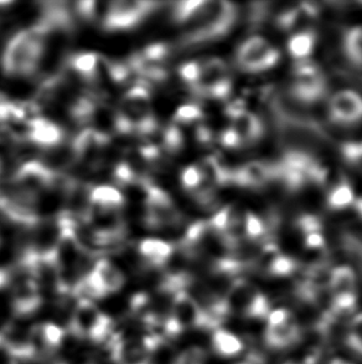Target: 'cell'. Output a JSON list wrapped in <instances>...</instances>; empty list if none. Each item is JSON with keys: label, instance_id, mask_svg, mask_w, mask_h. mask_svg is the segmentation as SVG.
Masks as SVG:
<instances>
[{"label": "cell", "instance_id": "obj_1", "mask_svg": "<svg viewBox=\"0 0 362 364\" xmlns=\"http://www.w3.org/2000/svg\"><path fill=\"white\" fill-rule=\"evenodd\" d=\"M51 30L40 21L21 30L8 41L1 56V70L9 77H28L36 73L44 59Z\"/></svg>", "mask_w": 362, "mask_h": 364}, {"label": "cell", "instance_id": "obj_2", "mask_svg": "<svg viewBox=\"0 0 362 364\" xmlns=\"http://www.w3.org/2000/svg\"><path fill=\"white\" fill-rule=\"evenodd\" d=\"M304 340L305 326L293 309L273 307L260 325V342L273 355H290L303 345Z\"/></svg>", "mask_w": 362, "mask_h": 364}, {"label": "cell", "instance_id": "obj_3", "mask_svg": "<svg viewBox=\"0 0 362 364\" xmlns=\"http://www.w3.org/2000/svg\"><path fill=\"white\" fill-rule=\"evenodd\" d=\"M158 3L139 0H116L109 3L103 15V29L107 31H127L137 28L147 19Z\"/></svg>", "mask_w": 362, "mask_h": 364}, {"label": "cell", "instance_id": "obj_4", "mask_svg": "<svg viewBox=\"0 0 362 364\" xmlns=\"http://www.w3.org/2000/svg\"><path fill=\"white\" fill-rule=\"evenodd\" d=\"M124 275L111 261L99 260L89 275L84 277V289L92 297L111 295L122 289Z\"/></svg>", "mask_w": 362, "mask_h": 364}, {"label": "cell", "instance_id": "obj_5", "mask_svg": "<svg viewBox=\"0 0 362 364\" xmlns=\"http://www.w3.org/2000/svg\"><path fill=\"white\" fill-rule=\"evenodd\" d=\"M206 347L212 358L221 360H238L247 350L246 340L238 332L222 326L212 330L210 342Z\"/></svg>", "mask_w": 362, "mask_h": 364}, {"label": "cell", "instance_id": "obj_6", "mask_svg": "<svg viewBox=\"0 0 362 364\" xmlns=\"http://www.w3.org/2000/svg\"><path fill=\"white\" fill-rule=\"evenodd\" d=\"M340 343L344 355L362 363V310L355 311L344 321Z\"/></svg>", "mask_w": 362, "mask_h": 364}, {"label": "cell", "instance_id": "obj_7", "mask_svg": "<svg viewBox=\"0 0 362 364\" xmlns=\"http://www.w3.org/2000/svg\"><path fill=\"white\" fill-rule=\"evenodd\" d=\"M26 138L40 147L53 148L64 139V131L50 119L36 117L26 123Z\"/></svg>", "mask_w": 362, "mask_h": 364}, {"label": "cell", "instance_id": "obj_8", "mask_svg": "<svg viewBox=\"0 0 362 364\" xmlns=\"http://www.w3.org/2000/svg\"><path fill=\"white\" fill-rule=\"evenodd\" d=\"M89 202L99 212L113 213L124 205V198L117 188L98 186L89 193Z\"/></svg>", "mask_w": 362, "mask_h": 364}, {"label": "cell", "instance_id": "obj_9", "mask_svg": "<svg viewBox=\"0 0 362 364\" xmlns=\"http://www.w3.org/2000/svg\"><path fill=\"white\" fill-rule=\"evenodd\" d=\"M107 136L101 131H96L92 128L86 129L75 141L74 149L76 156L81 159L94 157L102 151L104 146L107 144Z\"/></svg>", "mask_w": 362, "mask_h": 364}, {"label": "cell", "instance_id": "obj_10", "mask_svg": "<svg viewBox=\"0 0 362 364\" xmlns=\"http://www.w3.org/2000/svg\"><path fill=\"white\" fill-rule=\"evenodd\" d=\"M139 254L149 265L160 266L172 255V246L158 239H146L139 244Z\"/></svg>", "mask_w": 362, "mask_h": 364}, {"label": "cell", "instance_id": "obj_11", "mask_svg": "<svg viewBox=\"0 0 362 364\" xmlns=\"http://www.w3.org/2000/svg\"><path fill=\"white\" fill-rule=\"evenodd\" d=\"M101 58L96 53H79L70 61L71 69L84 81L97 80Z\"/></svg>", "mask_w": 362, "mask_h": 364}, {"label": "cell", "instance_id": "obj_12", "mask_svg": "<svg viewBox=\"0 0 362 364\" xmlns=\"http://www.w3.org/2000/svg\"><path fill=\"white\" fill-rule=\"evenodd\" d=\"M212 357L206 346L189 345L177 350L169 364H211Z\"/></svg>", "mask_w": 362, "mask_h": 364}, {"label": "cell", "instance_id": "obj_13", "mask_svg": "<svg viewBox=\"0 0 362 364\" xmlns=\"http://www.w3.org/2000/svg\"><path fill=\"white\" fill-rule=\"evenodd\" d=\"M19 122L18 104L0 91V122Z\"/></svg>", "mask_w": 362, "mask_h": 364}, {"label": "cell", "instance_id": "obj_14", "mask_svg": "<svg viewBox=\"0 0 362 364\" xmlns=\"http://www.w3.org/2000/svg\"><path fill=\"white\" fill-rule=\"evenodd\" d=\"M323 364H362L361 362H358V360H353L351 357H349V355H344L343 352L341 353H338V355H333L329 357L328 360H325Z\"/></svg>", "mask_w": 362, "mask_h": 364}, {"label": "cell", "instance_id": "obj_15", "mask_svg": "<svg viewBox=\"0 0 362 364\" xmlns=\"http://www.w3.org/2000/svg\"><path fill=\"white\" fill-rule=\"evenodd\" d=\"M280 364H313L309 358H285Z\"/></svg>", "mask_w": 362, "mask_h": 364}, {"label": "cell", "instance_id": "obj_16", "mask_svg": "<svg viewBox=\"0 0 362 364\" xmlns=\"http://www.w3.org/2000/svg\"><path fill=\"white\" fill-rule=\"evenodd\" d=\"M6 279H8L6 272H5L4 270H0V287L4 285L5 282H6Z\"/></svg>", "mask_w": 362, "mask_h": 364}]
</instances>
